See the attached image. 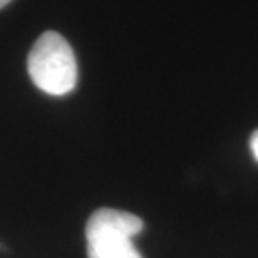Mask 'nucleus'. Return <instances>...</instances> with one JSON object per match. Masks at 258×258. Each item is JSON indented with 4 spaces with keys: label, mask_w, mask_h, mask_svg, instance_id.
Instances as JSON below:
<instances>
[{
    "label": "nucleus",
    "mask_w": 258,
    "mask_h": 258,
    "mask_svg": "<svg viewBox=\"0 0 258 258\" xmlns=\"http://www.w3.org/2000/svg\"><path fill=\"white\" fill-rule=\"evenodd\" d=\"M9 2H10V0H0V9L5 7V5H7Z\"/></svg>",
    "instance_id": "4"
},
{
    "label": "nucleus",
    "mask_w": 258,
    "mask_h": 258,
    "mask_svg": "<svg viewBox=\"0 0 258 258\" xmlns=\"http://www.w3.org/2000/svg\"><path fill=\"white\" fill-rule=\"evenodd\" d=\"M143 226V220L127 211H94L86 225L87 258H143L133 241Z\"/></svg>",
    "instance_id": "2"
},
{
    "label": "nucleus",
    "mask_w": 258,
    "mask_h": 258,
    "mask_svg": "<svg viewBox=\"0 0 258 258\" xmlns=\"http://www.w3.org/2000/svg\"><path fill=\"white\" fill-rule=\"evenodd\" d=\"M30 79L50 96H66L77 84V62L69 42L54 30L35 40L27 59Z\"/></svg>",
    "instance_id": "1"
},
{
    "label": "nucleus",
    "mask_w": 258,
    "mask_h": 258,
    "mask_svg": "<svg viewBox=\"0 0 258 258\" xmlns=\"http://www.w3.org/2000/svg\"><path fill=\"white\" fill-rule=\"evenodd\" d=\"M250 149H251V154H253V158L258 161V129L251 134L250 138Z\"/></svg>",
    "instance_id": "3"
}]
</instances>
